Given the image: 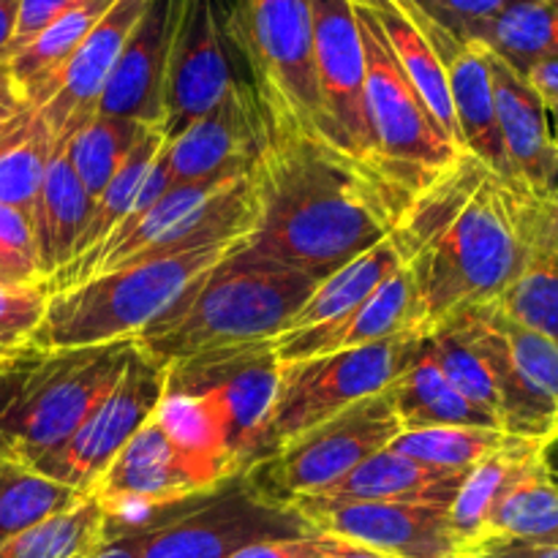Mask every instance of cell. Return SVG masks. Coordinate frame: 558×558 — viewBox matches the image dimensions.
Returning a JSON list of instances; mask_svg holds the SVG:
<instances>
[{
  "instance_id": "obj_44",
  "label": "cell",
  "mask_w": 558,
  "mask_h": 558,
  "mask_svg": "<svg viewBox=\"0 0 558 558\" xmlns=\"http://www.w3.org/2000/svg\"><path fill=\"white\" fill-rule=\"evenodd\" d=\"M0 248L38 270L36 234H33V218L27 213L11 205H0Z\"/></svg>"
},
{
  "instance_id": "obj_20",
  "label": "cell",
  "mask_w": 558,
  "mask_h": 558,
  "mask_svg": "<svg viewBox=\"0 0 558 558\" xmlns=\"http://www.w3.org/2000/svg\"><path fill=\"white\" fill-rule=\"evenodd\" d=\"M180 0H147L140 22L131 31L101 98L98 114L134 120L140 125L161 129L163 87H167L169 47Z\"/></svg>"
},
{
  "instance_id": "obj_45",
  "label": "cell",
  "mask_w": 558,
  "mask_h": 558,
  "mask_svg": "<svg viewBox=\"0 0 558 558\" xmlns=\"http://www.w3.org/2000/svg\"><path fill=\"white\" fill-rule=\"evenodd\" d=\"M330 548L327 534H305L294 539H270V543H256L243 548L232 558H325Z\"/></svg>"
},
{
  "instance_id": "obj_32",
  "label": "cell",
  "mask_w": 558,
  "mask_h": 558,
  "mask_svg": "<svg viewBox=\"0 0 558 558\" xmlns=\"http://www.w3.org/2000/svg\"><path fill=\"white\" fill-rule=\"evenodd\" d=\"M374 14L376 20H379L381 31H385L387 41H390L392 52H396L398 63H401L403 74L409 76V82H412L414 90L420 93V98L425 101L428 112L434 114L439 129L447 134V140H450L458 150H463L456 109H452L450 87H447L445 65H441L436 49L430 47L428 38L423 36L417 22H414L412 16L396 3V0L381 5L379 11H374Z\"/></svg>"
},
{
  "instance_id": "obj_7",
  "label": "cell",
  "mask_w": 558,
  "mask_h": 558,
  "mask_svg": "<svg viewBox=\"0 0 558 558\" xmlns=\"http://www.w3.org/2000/svg\"><path fill=\"white\" fill-rule=\"evenodd\" d=\"M401 434L390 390L363 398L314 428L292 436L278 450L251 463L240 477L259 499L276 507L322 494L349 472L387 450Z\"/></svg>"
},
{
  "instance_id": "obj_41",
  "label": "cell",
  "mask_w": 558,
  "mask_h": 558,
  "mask_svg": "<svg viewBox=\"0 0 558 558\" xmlns=\"http://www.w3.org/2000/svg\"><path fill=\"white\" fill-rule=\"evenodd\" d=\"M49 305L47 281H0V349L20 352L33 343Z\"/></svg>"
},
{
  "instance_id": "obj_56",
  "label": "cell",
  "mask_w": 558,
  "mask_h": 558,
  "mask_svg": "<svg viewBox=\"0 0 558 558\" xmlns=\"http://www.w3.org/2000/svg\"><path fill=\"white\" fill-rule=\"evenodd\" d=\"M548 199L558 202V167H556V174H554V183H550V191H548Z\"/></svg>"
},
{
  "instance_id": "obj_35",
  "label": "cell",
  "mask_w": 558,
  "mask_h": 558,
  "mask_svg": "<svg viewBox=\"0 0 558 558\" xmlns=\"http://www.w3.org/2000/svg\"><path fill=\"white\" fill-rule=\"evenodd\" d=\"M80 490L20 461L0 458V543L82 501Z\"/></svg>"
},
{
  "instance_id": "obj_3",
  "label": "cell",
  "mask_w": 558,
  "mask_h": 558,
  "mask_svg": "<svg viewBox=\"0 0 558 558\" xmlns=\"http://www.w3.org/2000/svg\"><path fill=\"white\" fill-rule=\"evenodd\" d=\"M316 287L319 281L305 272L259 256L243 243L145 327L136 341L163 363L207 349L272 341Z\"/></svg>"
},
{
  "instance_id": "obj_23",
  "label": "cell",
  "mask_w": 558,
  "mask_h": 558,
  "mask_svg": "<svg viewBox=\"0 0 558 558\" xmlns=\"http://www.w3.org/2000/svg\"><path fill=\"white\" fill-rule=\"evenodd\" d=\"M523 256L496 308L512 322L558 341V202L523 191L518 196Z\"/></svg>"
},
{
  "instance_id": "obj_50",
  "label": "cell",
  "mask_w": 558,
  "mask_h": 558,
  "mask_svg": "<svg viewBox=\"0 0 558 558\" xmlns=\"http://www.w3.org/2000/svg\"><path fill=\"white\" fill-rule=\"evenodd\" d=\"M526 80L537 87L545 101H558V60L537 65Z\"/></svg>"
},
{
  "instance_id": "obj_47",
  "label": "cell",
  "mask_w": 558,
  "mask_h": 558,
  "mask_svg": "<svg viewBox=\"0 0 558 558\" xmlns=\"http://www.w3.org/2000/svg\"><path fill=\"white\" fill-rule=\"evenodd\" d=\"M25 112H31V107H27L20 85H16L14 76H11L9 63L0 60V123L20 118V114Z\"/></svg>"
},
{
  "instance_id": "obj_42",
  "label": "cell",
  "mask_w": 558,
  "mask_h": 558,
  "mask_svg": "<svg viewBox=\"0 0 558 558\" xmlns=\"http://www.w3.org/2000/svg\"><path fill=\"white\" fill-rule=\"evenodd\" d=\"M396 3L407 14L423 16L463 41H474L480 27L499 14L510 0H396Z\"/></svg>"
},
{
  "instance_id": "obj_27",
  "label": "cell",
  "mask_w": 558,
  "mask_h": 558,
  "mask_svg": "<svg viewBox=\"0 0 558 558\" xmlns=\"http://www.w3.org/2000/svg\"><path fill=\"white\" fill-rule=\"evenodd\" d=\"M545 445L496 499L483 548L494 543H558V477L545 461Z\"/></svg>"
},
{
  "instance_id": "obj_12",
  "label": "cell",
  "mask_w": 558,
  "mask_h": 558,
  "mask_svg": "<svg viewBox=\"0 0 558 558\" xmlns=\"http://www.w3.org/2000/svg\"><path fill=\"white\" fill-rule=\"evenodd\" d=\"M240 80H248V74L229 33L227 0H180L169 47L161 134L178 140Z\"/></svg>"
},
{
  "instance_id": "obj_6",
  "label": "cell",
  "mask_w": 558,
  "mask_h": 558,
  "mask_svg": "<svg viewBox=\"0 0 558 558\" xmlns=\"http://www.w3.org/2000/svg\"><path fill=\"white\" fill-rule=\"evenodd\" d=\"M354 14L365 54L374 174L401 218L409 202L423 194L445 169H450L463 150L447 140L420 93L403 74L374 11L354 5Z\"/></svg>"
},
{
  "instance_id": "obj_36",
  "label": "cell",
  "mask_w": 558,
  "mask_h": 558,
  "mask_svg": "<svg viewBox=\"0 0 558 558\" xmlns=\"http://www.w3.org/2000/svg\"><path fill=\"white\" fill-rule=\"evenodd\" d=\"M425 341H428L430 354H434L436 363H439L441 374L452 381V387H456L461 396H466L472 403H477L480 409L494 414L501 425L499 387H496L488 360H485L483 349L474 341L466 319L458 314L452 316V319L441 322L434 330H428Z\"/></svg>"
},
{
  "instance_id": "obj_8",
  "label": "cell",
  "mask_w": 558,
  "mask_h": 558,
  "mask_svg": "<svg viewBox=\"0 0 558 558\" xmlns=\"http://www.w3.org/2000/svg\"><path fill=\"white\" fill-rule=\"evenodd\" d=\"M227 22L262 107L322 136L311 0H227Z\"/></svg>"
},
{
  "instance_id": "obj_49",
  "label": "cell",
  "mask_w": 558,
  "mask_h": 558,
  "mask_svg": "<svg viewBox=\"0 0 558 558\" xmlns=\"http://www.w3.org/2000/svg\"><path fill=\"white\" fill-rule=\"evenodd\" d=\"M0 281L3 283H31V281H44L41 276H38V270L33 265H27V262L16 259V256H11L9 251L0 248Z\"/></svg>"
},
{
  "instance_id": "obj_52",
  "label": "cell",
  "mask_w": 558,
  "mask_h": 558,
  "mask_svg": "<svg viewBox=\"0 0 558 558\" xmlns=\"http://www.w3.org/2000/svg\"><path fill=\"white\" fill-rule=\"evenodd\" d=\"M325 558H396L390 554H379V550L363 548V545L347 543V539L330 537V548H327Z\"/></svg>"
},
{
  "instance_id": "obj_31",
  "label": "cell",
  "mask_w": 558,
  "mask_h": 558,
  "mask_svg": "<svg viewBox=\"0 0 558 558\" xmlns=\"http://www.w3.org/2000/svg\"><path fill=\"white\" fill-rule=\"evenodd\" d=\"M401 267L403 259L401 254H398V245L390 234V238H385L381 243H376L374 248L360 254L357 259L343 265L341 270L332 272L330 278H325V281L311 292V298L305 300L303 308L292 316V322H289L287 330H283L281 336H287V332L311 330V327L341 319L343 314L357 308L363 300H368L371 294H374L387 278L396 276Z\"/></svg>"
},
{
  "instance_id": "obj_21",
  "label": "cell",
  "mask_w": 558,
  "mask_h": 558,
  "mask_svg": "<svg viewBox=\"0 0 558 558\" xmlns=\"http://www.w3.org/2000/svg\"><path fill=\"white\" fill-rule=\"evenodd\" d=\"M417 330L428 332L423 303H420L417 287H414L409 270L401 267L368 300H363L341 319L311 327V330L287 332V336L272 338V343H276V354L281 363H298V360L322 357V354L371 347V343Z\"/></svg>"
},
{
  "instance_id": "obj_13",
  "label": "cell",
  "mask_w": 558,
  "mask_h": 558,
  "mask_svg": "<svg viewBox=\"0 0 558 558\" xmlns=\"http://www.w3.org/2000/svg\"><path fill=\"white\" fill-rule=\"evenodd\" d=\"M199 469L178 450L161 423L153 417L104 469L90 494L109 515V532L156 526L163 515L196 496L210 494Z\"/></svg>"
},
{
  "instance_id": "obj_4",
  "label": "cell",
  "mask_w": 558,
  "mask_h": 558,
  "mask_svg": "<svg viewBox=\"0 0 558 558\" xmlns=\"http://www.w3.org/2000/svg\"><path fill=\"white\" fill-rule=\"evenodd\" d=\"M136 338L96 347L25 349L0 363V458L36 466L65 445L109 396Z\"/></svg>"
},
{
  "instance_id": "obj_16",
  "label": "cell",
  "mask_w": 558,
  "mask_h": 558,
  "mask_svg": "<svg viewBox=\"0 0 558 558\" xmlns=\"http://www.w3.org/2000/svg\"><path fill=\"white\" fill-rule=\"evenodd\" d=\"M167 374L169 363L158 360L136 341L134 354L109 396L93 409L90 417L60 450L38 461L33 469L80 494H90L104 469L153 417L167 390Z\"/></svg>"
},
{
  "instance_id": "obj_33",
  "label": "cell",
  "mask_w": 558,
  "mask_h": 558,
  "mask_svg": "<svg viewBox=\"0 0 558 558\" xmlns=\"http://www.w3.org/2000/svg\"><path fill=\"white\" fill-rule=\"evenodd\" d=\"M543 445L545 441L510 436V441L505 447H499L488 458H483L477 466L469 469L466 480H463V485L458 488L456 499L450 505V521L472 558H477L480 550H483L485 532H488V518L496 499L507 488V483L515 477L518 469Z\"/></svg>"
},
{
  "instance_id": "obj_40",
  "label": "cell",
  "mask_w": 558,
  "mask_h": 558,
  "mask_svg": "<svg viewBox=\"0 0 558 558\" xmlns=\"http://www.w3.org/2000/svg\"><path fill=\"white\" fill-rule=\"evenodd\" d=\"M163 142H167V136L161 134V129L142 131V136H140V142L134 145V150L125 156L123 167L118 169V174L109 180V185L101 191V196L96 199V205H93V216H90V221H87L85 234H82V240H80V254H76V259L85 254H90L96 245H101L104 240L114 232V227H118V223L129 216V210L134 207L136 196H140L142 185H145V178H147V172H150L153 161H156V156L161 153Z\"/></svg>"
},
{
  "instance_id": "obj_24",
  "label": "cell",
  "mask_w": 558,
  "mask_h": 558,
  "mask_svg": "<svg viewBox=\"0 0 558 558\" xmlns=\"http://www.w3.org/2000/svg\"><path fill=\"white\" fill-rule=\"evenodd\" d=\"M490 82H494L496 123L518 183L529 194L548 196L558 167L548 104L526 76L510 69L496 54H490Z\"/></svg>"
},
{
  "instance_id": "obj_1",
  "label": "cell",
  "mask_w": 558,
  "mask_h": 558,
  "mask_svg": "<svg viewBox=\"0 0 558 558\" xmlns=\"http://www.w3.org/2000/svg\"><path fill=\"white\" fill-rule=\"evenodd\" d=\"M248 180L256 202L248 248L319 283L390 238L398 223L396 207L363 169L267 109L265 145Z\"/></svg>"
},
{
  "instance_id": "obj_43",
  "label": "cell",
  "mask_w": 558,
  "mask_h": 558,
  "mask_svg": "<svg viewBox=\"0 0 558 558\" xmlns=\"http://www.w3.org/2000/svg\"><path fill=\"white\" fill-rule=\"evenodd\" d=\"M76 3H82V0H20L9 58L16 52V49L31 44L38 33L47 31L54 20H60V16L65 14V11L74 9Z\"/></svg>"
},
{
  "instance_id": "obj_30",
  "label": "cell",
  "mask_w": 558,
  "mask_h": 558,
  "mask_svg": "<svg viewBox=\"0 0 558 558\" xmlns=\"http://www.w3.org/2000/svg\"><path fill=\"white\" fill-rule=\"evenodd\" d=\"M474 41L529 76L558 60V0H510L477 31Z\"/></svg>"
},
{
  "instance_id": "obj_46",
  "label": "cell",
  "mask_w": 558,
  "mask_h": 558,
  "mask_svg": "<svg viewBox=\"0 0 558 558\" xmlns=\"http://www.w3.org/2000/svg\"><path fill=\"white\" fill-rule=\"evenodd\" d=\"M477 558H558V543H494Z\"/></svg>"
},
{
  "instance_id": "obj_25",
  "label": "cell",
  "mask_w": 558,
  "mask_h": 558,
  "mask_svg": "<svg viewBox=\"0 0 558 558\" xmlns=\"http://www.w3.org/2000/svg\"><path fill=\"white\" fill-rule=\"evenodd\" d=\"M93 199L76 178L63 145H54L33 207V234H36V265L44 281L58 276L80 254V240L93 216Z\"/></svg>"
},
{
  "instance_id": "obj_10",
  "label": "cell",
  "mask_w": 558,
  "mask_h": 558,
  "mask_svg": "<svg viewBox=\"0 0 558 558\" xmlns=\"http://www.w3.org/2000/svg\"><path fill=\"white\" fill-rule=\"evenodd\" d=\"M305 534L316 532L298 510L259 499L238 477L147 526L140 558H232L256 543Z\"/></svg>"
},
{
  "instance_id": "obj_53",
  "label": "cell",
  "mask_w": 558,
  "mask_h": 558,
  "mask_svg": "<svg viewBox=\"0 0 558 558\" xmlns=\"http://www.w3.org/2000/svg\"><path fill=\"white\" fill-rule=\"evenodd\" d=\"M31 112H33V109H31ZM31 112H25V114H20V118L5 120V123H0V150H3V147L11 142V136H14L16 131L22 129V123H25L27 114H31Z\"/></svg>"
},
{
  "instance_id": "obj_18",
  "label": "cell",
  "mask_w": 558,
  "mask_h": 558,
  "mask_svg": "<svg viewBox=\"0 0 558 558\" xmlns=\"http://www.w3.org/2000/svg\"><path fill=\"white\" fill-rule=\"evenodd\" d=\"M265 145V109L248 80H240L189 131L169 140L174 183L245 178Z\"/></svg>"
},
{
  "instance_id": "obj_9",
  "label": "cell",
  "mask_w": 558,
  "mask_h": 558,
  "mask_svg": "<svg viewBox=\"0 0 558 558\" xmlns=\"http://www.w3.org/2000/svg\"><path fill=\"white\" fill-rule=\"evenodd\" d=\"M425 336L428 332L417 330L349 352L281 363L276 403L262 430L256 461L270 456L292 436L319 425L322 420L387 390L398 376L407 374Z\"/></svg>"
},
{
  "instance_id": "obj_19",
  "label": "cell",
  "mask_w": 558,
  "mask_h": 558,
  "mask_svg": "<svg viewBox=\"0 0 558 558\" xmlns=\"http://www.w3.org/2000/svg\"><path fill=\"white\" fill-rule=\"evenodd\" d=\"M412 16L430 47L439 54L450 87L452 109H456L458 131H461L463 150L472 153L480 163L490 169L499 180H505L510 189L526 191L518 183L510 161H507L505 142H501L499 123H496V101L494 82H490V54L480 41H463L452 36L445 27Z\"/></svg>"
},
{
  "instance_id": "obj_14",
  "label": "cell",
  "mask_w": 558,
  "mask_h": 558,
  "mask_svg": "<svg viewBox=\"0 0 558 558\" xmlns=\"http://www.w3.org/2000/svg\"><path fill=\"white\" fill-rule=\"evenodd\" d=\"M311 14L322 140L376 183L374 136L365 98V54L354 5L349 0H311Z\"/></svg>"
},
{
  "instance_id": "obj_55",
  "label": "cell",
  "mask_w": 558,
  "mask_h": 558,
  "mask_svg": "<svg viewBox=\"0 0 558 558\" xmlns=\"http://www.w3.org/2000/svg\"><path fill=\"white\" fill-rule=\"evenodd\" d=\"M352 5H363V9H371V11H379L381 5H387L390 0H349Z\"/></svg>"
},
{
  "instance_id": "obj_54",
  "label": "cell",
  "mask_w": 558,
  "mask_h": 558,
  "mask_svg": "<svg viewBox=\"0 0 558 558\" xmlns=\"http://www.w3.org/2000/svg\"><path fill=\"white\" fill-rule=\"evenodd\" d=\"M548 104V118H550V134H554V145L558 150V101H545Z\"/></svg>"
},
{
  "instance_id": "obj_39",
  "label": "cell",
  "mask_w": 558,
  "mask_h": 558,
  "mask_svg": "<svg viewBox=\"0 0 558 558\" xmlns=\"http://www.w3.org/2000/svg\"><path fill=\"white\" fill-rule=\"evenodd\" d=\"M52 153V131L41 112L33 109L22 129L0 150V205H11L33 218V207H36Z\"/></svg>"
},
{
  "instance_id": "obj_51",
  "label": "cell",
  "mask_w": 558,
  "mask_h": 558,
  "mask_svg": "<svg viewBox=\"0 0 558 558\" xmlns=\"http://www.w3.org/2000/svg\"><path fill=\"white\" fill-rule=\"evenodd\" d=\"M16 9H20V0H0V60H9L11 36H14L16 25Z\"/></svg>"
},
{
  "instance_id": "obj_34",
  "label": "cell",
  "mask_w": 558,
  "mask_h": 558,
  "mask_svg": "<svg viewBox=\"0 0 558 558\" xmlns=\"http://www.w3.org/2000/svg\"><path fill=\"white\" fill-rule=\"evenodd\" d=\"M112 537L109 515L93 494L71 510L0 543V558H87Z\"/></svg>"
},
{
  "instance_id": "obj_57",
  "label": "cell",
  "mask_w": 558,
  "mask_h": 558,
  "mask_svg": "<svg viewBox=\"0 0 558 558\" xmlns=\"http://www.w3.org/2000/svg\"><path fill=\"white\" fill-rule=\"evenodd\" d=\"M550 472H554V469H550ZM556 474V477H558V472H554Z\"/></svg>"
},
{
  "instance_id": "obj_37",
  "label": "cell",
  "mask_w": 558,
  "mask_h": 558,
  "mask_svg": "<svg viewBox=\"0 0 558 558\" xmlns=\"http://www.w3.org/2000/svg\"><path fill=\"white\" fill-rule=\"evenodd\" d=\"M145 129H153V125H140L134 120L96 112L69 142H63L76 178L82 180L93 199H98L109 180L118 174L125 156L134 150Z\"/></svg>"
},
{
  "instance_id": "obj_22",
  "label": "cell",
  "mask_w": 558,
  "mask_h": 558,
  "mask_svg": "<svg viewBox=\"0 0 558 558\" xmlns=\"http://www.w3.org/2000/svg\"><path fill=\"white\" fill-rule=\"evenodd\" d=\"M145 3L147 0H114L112 9L87 33L82 47L63 69L54 96L41 109H36L47 120L54 145L69 142L96 114L104 85H107L131 31L140 22Z\"/></svg>"
},
{
  "instance_id": "obj_17",
  "label": "cell",
  "mask_w": 558,
  "mask_h": 558,
  "mask_svg": "<svg viewBox=\"0 0 558 558\" xmlns=\"http://www.w3.org/2000/svg\"><path fill=\"white\" fill-rule=\"evenodd\" d=\"M316 534L347 539L363 548L396 558H472L458 537L447 505H412V501H294Z\"/></svg>"
},
{
  "instance_id": "obj_2",
  "label": "cell",
  "mask_w": 558,
  "mask_h": 558,
  "mask_svg": "<svg viewBox=\"0 0 558 558\" xmlns=\"http://www.w3.org/2000/svg\"><path fill=\"white\" fill-rule=\"evenodd\" d=\"M472 153H461L392 229L417 287L425 327L490 305L515 278L523 256L518 196Z\"/></svg>"
},
{
  "instance_id": "obj_29",
  "label": "cell",
  "mask_w": 558,
  "mask_h": 558,
  "mask_svg": "<svg viewBox=\"0 0 558 558\" xmlns=\"http://www.w3.org/2000/svg\"><path fill=\"white\" fill-rule=\"evenodd\" d=\"M396 417L401 430L439 428V425H472V428H501L499 420L469 401L441 374L439 363L423 341L417 357L407 374L398 376L390 387Z\"/></svg>"
},
{
  "instance_id": "obj_11",
  "label": "cell",
  "mask_w": 558,
  "mask_h": 558,
  "mask_svg": "<svg viewBox=\"0 0 558 558\" xmlns=\"http://www.w3.org/2000/svg\"><path fill=\"white\" fill-rule=\"evenodd\" d=\"M490 365L501 403V428L518 439L558 436V341L523 327L496 305L463 311Z\"/></svg>"
},
{
  "instance_id": "obj_28",
  "label": "cell",
  "mask_w": 558,
  "mask_h": 558,
  "mask_svg": "<svg viewBox=\"0 0 558 558\" xmlns=\"http://www.w3.org/2000/svg\"><path fill=\"white\" fill-rule=\"evenodd\" d=\"M112 3L114 0H82L5 60L27 107L41 109L54 96L63 69Z\"/></svg>"
},
{
  "instance_id": "obj_26",
  "label": "cell",
  "mask_w": 558,
  "mask_h": 558,
  "mask_svg": "<svg viewBox=\"0 0 558 558\" xmlns=\"http://www.w3.org/2000/svg\"><path fill=\"white\" fill-rule=\"evenodd\" d=\"M466 474L425 466L401 452L381 450L316 496L343 501H412V505L450 507Z\"/></svg>"
},
{
  "instance_id": "obj_48",
  "label": "cell",
  "mask_w": 558,
  "mask_h": 558,
  "mask_svg": "<svg viewBox=\"0 0 558 558\" xmlns=\"http://www.w3.org/2000/svg\"><path fill=\"white\" fill-rule=\"evenodd\" d=\"M142 539H145V529H131V532L112 534L101 548L93 550L87 558H140Z\"/></svg>"
},
{
  "instance_id": "obj_38",
  "label": "cell",
  "mask_w": 558,
  "mask_h": 558,
  "mask_svg": "<svg viewBox=\"0 0 558 558\" xmlns=\"http://www.w3.org/2000/svg\"><path fill=\"white\" fill-rule=\"evenodd\" d=\"M510 441L501 428H472V425H439V428L401 430L387 450L401 452L412 461L447 472H469L483 458Z\"/></svg>"
},
{
  "instance_id": "obj_5",
  "label": "cell",
  "mask_w": 558,
  "mask_h": 558,
  "mask_svg": "<svg viewBox=\"0 0 558 558\" xmlns=\"http://www.w3.org/2000/svg\"><path fill=\"white\" fill-rule=\"evenodd\" d=\"M240 245H205L161 259L134 262L52 292L33 343L65 349L136 338Z\"/></svg>"
},
{
  "instance_id": "obj_15",
  "label": "cell",
  "mask_w": 558,
  "mask_h": 558,
  "mask_svg": "<svg viewBox=\"0 0 558 558\" xmlns=\"http://www.w3.org/2000/svg\"><path fill=\"white\" fill-rule=\"evenodd\" d=\"M281 360L272 341L207 349L169 363L167 390L210 396L229 425L234 456L245 469L259 456L262 430L272 412Z\"/></svg>"
}]
</instances>
